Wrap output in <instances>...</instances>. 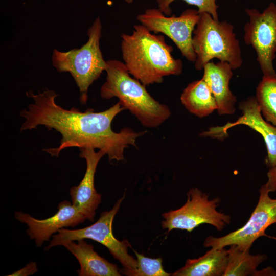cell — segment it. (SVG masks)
I'll list each match as a JSON object with an SVG mask.
<instances>
[{
    "label": "cell",
    "mask_w": 276,
    "mask_h": 276,
    "mask_svg": "<svg viewBox=\"0 0 276 276\" xmlns=\"http://www.w3.org/2000/svg\"><path fill=\"white\" fill-rule=\"evenodd\" d=\"M57 208L58 211L53 216L44 219H36L21 212H15V218L27 225V234L34 240L37 247L49 241L51 236L60 229L74 227L86 219L68 201H62Z\"/></svg>",
    "instance_id": "cell-12"
},
{
    "label": "cell",
    "mask_w": 276,
    "mask_h": 276,
    "mask_svg": "<svg viewBox=\"0 0 276 276\" xmlns=\"http://www.w3.org/2000/svg\"><path fill=\"white\" fill-rule=\"evenodd\" d=\"M125 2L128 4H131L133 2L134 0H124Z\"/></svg>",
    "instance_id": "cell-24"
},
{
    "label": "cell",
    "mask_w": 276,
    "mask_h": 276,
    "mask_svg": "<svg viewBox=\"0 0 276 276\" xmlns=\"http://www.w3.org/2000/svg\"><path fill=\"white\" fill-rule=\"evenodd\" d=\"M256 98L264 118L276 126V73L263 76Z\"/></svg>",
    "instance_id": "cell-19"
},
{
    "label": "cell",
    "mask_w": 276,
    "mask_h": 276,
    "mask_svg": "<svg viewBox=\"0 0 276 276\" xmlns=\"http://www.w3.org/2000/svg\"><path fill=\"white\" fill-rule=\"evenodd\" d=\"M180 100L189 111L200 118L206 117L217 109L216 100L202 78L189 83L183 89Z\"/></svg>",
    "instance_id": "cell-17"
},
{
    "label": "cell",
    "mask_w": 276,
    "mask_h": 276,
    "mask_svg": "<svg viewBox=\"0 0 276 276\" xmlns=\"http://www.w3.org/2000/svg\"><path fill=\"white\" fill-rule=\"evenodd\" d=\"M136 257L137 267L134 270L125 268L120 269V272L129 276H169L171 274L165 271L162 265L163 259L159 257L153 259L145 257L133 250Z\"/></svg>",
    "instance_id": "cell-20"
},
{
    "label": "cell",
    "mask_w": 276,
    "mask_h": 276,
    "mask_svg": "<svg viewBox=\"0 0 276 276\" xmlns=\"http://www.w3.org/2000/svg\"><path fill=\"white\" fill-rule=\"evenodd\" d=\"M268 180L265 185L269 192L276 191V165L269 168L267 172Z\"/></svg>",
    "instance_id": "cell-23"
},
{
    "label": "cell",
    "mask_w": 276,
    "mask_h": 276,
    "mask_svg": "<svg viewBox=\"0 0 276 276\" xmlns=\"http://www.w3.org/2000/svg\"><path fill=\"white\" fill-rule=\"evenodd\" d=\"M234 29L233 25L226 21L216 20L208 13L199 14L192 38L196 70L203 69L214 58L228 62L233 70L242 66L241 46Z\"/></svg>",
    "instance_id": "cell-4"
},
{
    "label": "cell",
    "mask_w": 276,
    "mask_h": 276,
    "mask_svg": "<svg viewBox=\"0 0 276 276\" xmlns=\"http://www.w3.org/2000/svg\"><path fill=\"white\" fill-rule=\"evenodd\" d=\"M249 20L244 27V40L254 49L263 76L276 73L273 61L276 56V5L271 2L260 13L246 9Z\"/></svg>",
    "instance_id": "cell-9"
},
{
    "label": "cell",
    "mask_w": 276,
    "mask_h": 276,
    "mask_svg": "<svg viewBox=\"0 0 276 276\" xmlns=\"http://www.w3.org/2000/svg\"><path fill=\"white\" fill-rule=\"evenodd\" d=\"M259 192L257 205L244 226L223 237L209 236L205 240L204 246L218 249L235 245L241 250L246 251L250 250L253 243L260 237L276 240V237L265 234L269 226L276 224V199L269 197L265 183L261 186Z\"/></svg>",
    "instance_id": "cell-8"
},
{
    "label": "cell",
    "mask_w": 276,
    "mask_h": 276,
    "mask_svg": "<svg viewBox=\"0 0 276 276\" xmlns=\"http://www.w3.org/2000/svg\"><path fill=\"white\" fill-rule=\"evenodd\" d=\"M102 25L96 18L87 31V42L78 49L66 52L54 49L52 56L53 66L59 72H68L79 89V100L85 104L90 85L105 71L106 61L100 48Z\"/></svg>",
    "instance_id": "cell-5"
},
{
    "label": "cell",
    "mask_w": 276,
    "mask_h": 276,
    "mask_svg": "<svg viewBox=\"0 0 276 276\" xmlns=\"http://www.w3.org/2000/svg\"><path fill=\"white\" fill-rule=\"evenodd\" d=\"M202 79L206 82L217 103L220 115L232 114L236 110L235 104L237 99L229 87L233 75L232 67L227 62L210 61L203 67Z\"/></svg>",
    "instance_id": "cell-14"
},
{
    "label": "cell",
    "mask_w": 276,
    "mask_h": 276,
    "mask_svg": "<svg viewBox=\"0 0 276 276\" xmlns=\"http://www.w3.org/2000/svg\"><path fill=\"white\" fill-rule=\"evenodd\" d=\"M199 18L198 11L188 9L179 16L165 14L156 8L148 9L137 20L150 32L162 33L170 38L188 61L195 62L196 55L192 45L193 31Z\"/></svg>",
    "instance_id": "cell-10"
},
{
    "label": "cell",
    "mask_w": 276,
    "mask_h": 276,
    "mask_svg": "<svg viewBox=\"0 0 276 276\" xmlns=\"http://www.w3.org/2000/svg\"><path fill=\"white\" fill-rule=\"evenodd\" d=\"M95 150L93 148L80 150L79 156L86 160V171L79 185L70 190L72 204L90 221H94L96 211L101 202V195L95 189L94 178L99 162L106 154L103 150Z\"/></svg>",
    "instance_id": "cell-13"
},
{
    "label": "cell",
    "mask_w": 276,
    "mask_h": 276,
    "mask_svg": "<svg viewBox=\"0 0 276 276\" xmlns=\"http://www.w3.org/2000/svg\"><path fill=\"white\" fill-rule=\"evenodd\" d=\"M26 95L33 100V103L20 112L25 119L20 130L43 125L48 130L59 132L62 136L59 146L43 149L52 156H58L65 148L75 147L80 150L97 148L106 153L109 161L122 160L125 149L129 145L136 147L137 138L146 132H136L128 127L119 132L112 130V120L124 109L119 102L101 112H95L93 109L81 112L75 107L66 109L57 104L58 95L52 89L46 88L37 94L30 90Z\"/></svg>",
    "instance_id": "cell-1"
},
{
    "label": "cell",
    "mask_w": 276,
    "mask_h": 276,
    "mask_svg": "<svg viewBox=\"0 0 276 276\" xmlns=\"http://www.w3.org/2000/svg\"><path fill=\"white\" fill-rule=\"evenodd\" d=\"M176 0H156L158 9L165 15L171 14L170 4ZM188 4L196 6L199 14L208 13L216 20H219L217 9L218 6L216 0H182Z\"/></svg>",
    "instance_id": "cell-21"
},
{
    "label": "cell",
    "mask_w": 276,
    "mask_h": 276,
    "mask_svg": "<svg viewBox=\"0 0 276 276\" xmlns=\"http://www.w3.org/2000/svg\"><path fill=\"white\" fill-rule=\"evenodd\" d=\"M228 249L224 248L208 251L197 259H188L183 267L176 270L173 276L223 275L228 262Z\"/></svg>",
    "instance_id": "cell-16"
},
{
    "label": "cell",
    "mask_w": 276,
    "mask_h": 276,
    "mask_svg": "<svg viewBox=\"0 0 276 276\" xmlns=\"http://www.w3.org/2000/svg\"><path fill=\"white\" fill-rule=\"evenodd\" d=\"M124 198L125 195H123L110 211L101 213L99 219L90 226L77 229H60L57 234L52 236V240L44 249L49 250L53 247L62 246L63 243L70 241L89 239L105 246L124 268L135 269L137 261L127 251L128 247L130 246V243L126 240H118L112 232L113 219Z\"/></svg>",
    "instance_id": "cell-6"
},
{
    "label": "cell",
    "mask_w": 276,
    "mask_h": 276,
    "mask_svg": "<svg viewBox=\"0 0 276 276\" xmlns=\"http://www.w3.org/2000/svg\"><path fill=\"white\" fill-rule=\"evenodd\" d=\"M106 81L100 89L105 99L117 97L124 109H128L147 127H158L171 115L168 106L155 100L144 85L132 78L124 63L111 59L106 61Z\"/></svg>",
    "instance_id": "cell-3"
},
{
    "label": "cell",
    "mask_w": 276,
    "mask_h": 276,
    "mask_svg": "<svg viewBox=\"0 0 276 276\" xmlns=\"http://www.w3.org/2000/svg\"><path fill=\"white\" fill-rule=\"evenodd\" d=\"M188 199L181 208L162 214L164 220L162 227L168 232L173 229L186 230L191 232L203 224H209L222 231L230 223L229 215L217 211L220 199L209 200V196L197 188L187 193Z\"/></svg>",
    "instance_id": "cell-7"
},
{
    "label": "cell",
    "mask_w": 276,
    "mask_h": 276,
    "mask_svg": "<svg viewBox=\"0 0 276 276\" xmlns=\"http://www.w3.org/2000/svg\"><path fill=\"white\" fill-rule=\"evenodd\" d=\"M266 258L264 254L251 255L249 250L243 251L237 245H231L227 265L223 275H258L257 268Z\"/></svg>",
    "instance_id": "cell-18"
},
{
    "label": "cell",
    "mask_w": 276,
    "mask_h": 276,
    "mask_svg": "<svg viewBox=\"0 0 276 276\" xmlns=\"http://www.w3.org/2000/svg\"><path fill=\"white\" fill-rule=\"evenodd\" d=\"M242 115L234 122H228L222 126H214L200 134L219 140L228 135V130L238 125H245L259 133L266 144L267 154L265 163L271 168L276 165V126L267 121L262 116L256 98L251 97L240 103Z\"/></svg>",
    "instance_id": "cell-11"
},
{
    "label": "cell",
    "mask_w": 276,
    "mask_h": 276,
    "mask_svg": "<svg viewBox=\"0 0 276 276\" xmlns=\"http://www.w3.org/2000/svg\"><path fill=\"white\" fill-rule=\"evenodd\" d=\"M75 243L70 241L63 243L64 246L78 260L80 268L77 270L79 276H120L121 274L117 265L101 257L94 250L93 245L84 239Z\"/></svg>",
    "instance_id": "cell-15"
},
{
    "label": "cell",
    "mask_w": 276,
    "mask_h": 276,
    "mask_svg": "<svg viewBox=\"0 0 276 276\" xmlns=\"http://www.w3.org/2000/svg\"><path fill=\"white\" fill-rule=\"evenodd\" d=\"M122 58L129 73L145 86L160 83L164 77L179 75L183 63L174 58L173 48L164 36L152 34L142 25L133 26L131 34H122Z\"/></svg>",
    "instance_id": "cell-2"
},
{
    "label": "cell",
    "mask_w": 276,
    "mask_h": 276,
    "mask_svg": "<svg viewBox=\"0 0 276 276\" xmlns=\"http://www.w3.org/2000/svg\"><path fill=\"white\" fill-rule=\"evenodd\" d=\"M38 271L36 262L31 261L25 267L18 270L9 276H28L34 274Z\"/></svg>",
    "instance_id": "cell-22"
}]
</instances>
